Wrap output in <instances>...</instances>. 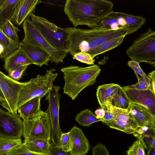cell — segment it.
<instances>
[{"instance_id": "cell-26", "label": "cell", "mask_w": 155, "mask_h": 155, "mask_svg": "<svg viewBox=\"0 0 155 155\" xmlns=\"http://www.w3.org/2000/svg\"><path fill=\"white\" fill-rule=\"evenodd\" d=\"M130 103L124 91L120 86L113 97L110 104L115 107L128 110Z\"/></svg>"}, {"instance_id": "cell-13", "label": "cell", "mask_w": 155, "mask_h": 155, "mask_svg": "<svg viewBox=\"0 0 155 155\" xmlns=\"http://www.w3.org/2000/svg\"><path fill=\"white\" fill-rule=\"evenodd\" d=\"M122 87L130 102L144 106L155 115V94L151 90Z\"/></svg>"}, {"instance_id": "cell-34", "label": "cell", "mask_w": 155, "mask_h": 155, "mask_svg": "<svg viewBox=\"0 0 155 155\" xmlns=\"http://www.w3.org/2000/svg\"><path fill=\"white\" fill-rule=\"evenodd\" d=\"M60 146L66 152H70L72 149L71 137L69 132L62 133L60 139Z\"/></svg>"}, {"instance_id": "cell-41", "label": "cell", "mask_w": 155, "mask_h": 155, "mask_svg": "<svg viewBox=\"0 0 155 155\" xmlns=\"http://www.w3.org/2000/svg\"><path fill=\"white\" fill-rule=\"evenodd\" d=\"M50 155H72L70 152L63 151L60 146H56L51 144L50 147Z\"/></svg>"}, {"instance_id": "cell-6", "label": "cell", "mask_w": 155, "mask_h": 155, "mask_svg": "<svg viewBox=\"0 0 155 155\" xmlns=\"http://www.w3.org/2000/svg\"><path fill=\"white\" fill-rule=\"evenodd\" d=\"M29 18H27L23 23L24 37L21 42L43 49L49 55L50 61L56 65L63 63L64 58L68 53L60 52L53 48L41 34L36 25Z\"/></svg>"}, {"instance_id": "cell-12", "label": "cell", "mask_w": 155, "mask_h": 155, "mask_svg": "<svg viewBox=\"0 0 155 155\" xmlns=\"http://www.w3.org/2000/svg\"><path fill=\"white\" fill-rule=\"evenodd\" d=\"M23 130V120L19 114L5 111L0 107V137L21 139Z\"/></svg>"}, {"instance_id": "cell-14", "label": "cell", "mask_w": 155, "mask_h": 155, "mask_svg": "<svg viewBox=\"0 0 155 155\" xmlns=\"http://www.w3.org/2000/svg\"><path fill=\"white\" fill-rule=\"evenodd\" d=\"M41 2L39 0H20L16 4L10 20L19 26L30 14L35 12L36 6Z\"/></svg>"}, {"instance_id": "cell-19", "label": "cell", "mask_w": 155, "mask_h": 155, "mask_svg": "<svg viewBox=\"0 0 155 155\" xmlns=\"http://www.w3.org/2000/svg\"><path fill=\"white\" fill-rule=\"evenodd\" d=\"M42 98L37 97L23 104L17 109L19 115L23 120L31 119L41 111V100Z\"/></svg>"}, {"instance_id": "cell-44", "label": "cell", "mask_w": 155, "mask_h": 155, "mask_svg": "<svg viewBox=\"0 0 155 155\" xmlns=\"http://www.w3.org/2000/svg\"><path fill=\"white\" fill-rule=\"evenodd\" d=\"M5 97L0 88V104L3 103L5 101Z\"/></svg>"}, {"instance_id": "cell-31", "label": "cell", "mask_w": 155, "mask_h": 155, "mask_svg": "<svg viewBox=\"0 0 155 155\" xmlns=\"http://www.w3.org/2000/svg\"><path fill=\"white\" fill-rule=\"evenodd\" d=\"M3 32L8 38L12 41L19 44V37L18 34L20 30L15 27L10 20L6 21L2 30Z\"/></svg>"}, {"instance_id": "cell-9", "label": "cell", "mask_w": 155, "mask_h": 155, "mask_svg": "<svg viewBox=\"0 0 155 155\" xmlns=\"http://www.w3.org/2000/svg\"><path fill=\"white\" fill-rule=\"evenodd\" d=\"M146 21V19L142 16L113 11L96 24L94 28L106 27L116 30L122 27H127L129 30V35L140 29Z\"/></svg>"}, {"instance_id": "cell-10", "label": "cell", "mask_w": 155, "mask_h": 155, "mask_svg": "<svg viewBox=\"0 0 155 155\" xmlns=\"http://www.w3.org/2000/svg\"><path fill=\"white\" fill-rule=\"evenodd\" d=\"M60 88L58 86L53 85L46 97L48 101V106L46 111L49 114L51 124V140L52 144L56 146H60V139L62 134L59 120Z\"/></svg>"}, {"instance_id": "cell-4", "label": "cell", "mask_w": 155, "mask_h": 155, "mask_svg": "<svg viewBox=\"0 0 155 155\" xmlns=\"http://www.w3.org/2000/svg\"><path fill=\"white\" fill-rule=\"evenodd\" d=\"M55 70L54 68L47 70L45 75L39 74L25 82L19 94L17 109L30 100L37 97L42 98L48 94L58 75V73L54 72Z\"/></svg>"}, {"instance_id": "cell-39", "label": "cell", "mask_w": 155, "mask_h": 155, "mask_svg": "<svg viewBox=\"0 0 155 155\" xmlns=\"http://www.w3.org/2000/svg\"><path fill=\"white\" fill-rule=\"evenodd\" d=\"M138 82L132 85L124 86L126 88H133L137 89L151 90V86L148 85L145 80L142 77H140L138 80Z\"/></svg>"}, {"instance_id": "cell-24", "label": "cell", "mask_w": 155, "mask_h": 155, "mask_svg": "<svg viewBox=\"0 0 155 155\" xmlns=\"http://www.w3.org/2000/svg\"><path fill=\"white\" fill-rule=\"evenodd\" d=\"M20 0H4L0 7V28L2 30L8 20H10L15 7Z\"/></svg>"}, {"instance_id": "cell-20", "label": "cell", "mask_w": 155, "mask_h": 155, "mask_svg": "<svg viewBox=\"0 0 155 155\" xmlns=\"http://www.w3.org/2000/svg\"><path fill=\"white\" fill-rule=\"evenodd\" d=\"M133 134L147 151L151 147L155 148V127H138Z\"/></svg>"}, {"instance_id": "cell-28", "label": "cell", "mask_w": 155, "mask_h": 155, "mask_svg": "<svg viewBox=\"0 0 155 155\" xmlns=\"http://www.w3.org/2000/svg\"><path fill=\"white\" fill-rule=\"evenodd\" d=\"M105 124L109 127L116 129L127 134H134L137 129L127 122L115 119L107 122Z\"/></svg>"}, {"instance_id": "cell-32", "label": "cell", "mask_w": 155, "mask_h": 155, "mask_svg": "<svg viewBox=\"0 0 155 155\" xmlns=\"http://www.w3.org/2000/svg\"><path fill=\"white\" fill-rule=\"evenodd\" d=\"M139 64L137 62L131 60L128 61L127 64L133 70L138 80L140 78L139 75L145 80L148 85L150 86L148 77L141 69Z\"/></svg>"}, {"instance_id": "cell-35", "label": "cell", "mask_w": 155, "mask_h": 155, "mask_svg": "<svg viewBox=\"0 0 155 155\" xmlns=\"http://www.w3.org/2000/svg\"><path fill=\"white\" fill-rule=\"evenodd\" d=\"M73 56L74 59L89 65L94 64L95 61L90 54L83 51L76 53Z\"/></svg>"}, {"instance_id": "cell-42", "label": "cell", "mask_w": 155, "mask_h": 155, "mask_svg": "<svg viewBox=\"0 0 155 155\" xmlns=\"http://www.w3.org/2000/svg\"><path fill=\"white\" fill-rule=\"evenodd\" d=\"M147 76L149 79L151 90L155 94V71L149 73Z\"/></svg>"}, {"instance_id": "cell-33", "label": "cell", "mask_w": 155, "mask_h": 155, "mask_svg": "<svg viewBox=\"0 0 155 155\" xmlns=\"http://www.w3.org/2000/svg\"><path fill=\"white\" fill-rule=\"evenodd\" d=\"M126 152V155H145L144 148L138 140L134 141Z\"/></svg>"}, {"instance_id": "cell-45", "label": "cell", "mask_w": 155, "mask_h": 155, "mask_svg": "<svg viewBox=\"0 0 155 155\" xmlns=\"http://www.w3.org/2000/svg\"><path fill=\"white\" fill-rule=\"evenodd\" d=\"M147 155H155V148L150 147L148 151Z\"/></svg>"}, {"instance_id": "cell-11", "label": "cell", "mask_w": 155, "mask_h": 155, "mask_svg": "<svg viewBox=\"0 0 155 155\" xmlns=\"http://www.w3.org/2000/svg\"><path fill=\"white\" fill-rule=\"evenodd\" d=\"M25 84L12 79L0 71V88L5 99L1 105L8 111L17 114L19 96Z\"/></svg>"}, {"instance_id": "cell-38", "label": "cell", "mask_w": 155, "mask_h": 155, "mask_svg": "<svg viewBox=\"0 0 155 155\" xmlns=\"http://www.w3.org/2000/svg\"><path fill=\"white\" fill-rule=\"evenodd\" d=\"M110 105L109 104L100 106L101 108L103 109L105 112L104 117L101 119V121L104 124L115 119L111 109Z\"/></svg>"}, {"instance_id": "cell-18", "label": "cell", "mask_w": 155, "mask_h": 155, "mask_svg": "<svg viewBox=\"0 0 155 155\" xmlns=\"http://www.w3.org/2000/svg\"><path fill=\"white\" fill-rule=\"evenodd\" d=\"M20 47L35 65L41 67L43 65H48L50 56L48 53L40 48L20 42Z\"/></svg>"}, {"instance_id": "cell-23", "label": "cell", "mask_w": 155, "mask_h": 155, "mask_svg": "<svg viewBox=\"0 0 155 155\" xmlns=\"http://www.w3.org/2000/svg\"><path fill=\"white\" fill-rule=\"evenodd\" d=\"M126 36L114 38L107 41L98 45L89 53L93 58L96 56L111 50L121 45Z\"/></svg>"}, {"instance_id": "cell-7", "label": "cell", "mask_w": 155, "mask_h": 155, "mask_svg": "<svg viewBox=\"0 0 155 155\" xmlns=\"http://www.w3.org/2000/svg\"><path fill=\"white\" fill-rule=\"evenodd\" d=\"M23 136L30 140L50 142L51 140V126L49 116L46 111H41L34 117L23 120Z\"/></svg>"}, {"instance_id": "cell-21", "label": "cell", "mask_w": 155, "mask_h": 155, "mask_svg": "<svg viewBox=\"0 0 155 155\" xmlns=\"http://www.w3.org/2000/svg\"><path fill=\"white\" fill-rule=\"evenodd\" d=\"M120 87L119 85L114 83L99 86L97 89L96 96L100 106L110 104L113 97Z\"/></svg>"}, {"instance_id": "cell-40", "label": "cell", "mask_w": 155, "mask_h": 155, "mask_svg": "<svg viewBox=\"0 0 155 155\" xmlns=\"http://www.w3.org/2000/svg\"><path fill=\"white\" fill-rule=\"evenodd\" d=\"M92 155H109L108 150L105 146L101 143H98L92 148Z\"/></svg>"}, {"instance_id": "cell-8", "label": "cell", "mask_w": 155, "mask_h": 155, "mask_svg": "<svg viewBox=\"0 0 155 155\" xmlns=\"http://www.w3.org/2000/svg\"><path fill=\"white\" fill-rule=\"evenodd\" d=\"M31 20L36 25L41 33L48 43L56 50L66 52V34L64 28H61L45 18L31 13Z\"/></svg>"}, {"instance_id": "cell-15", "label": "cell", "mask_w": 155, "mask_h": 155, "mask_svg": "<svg viewBox=\"0 0 155 155\" xmlns=\"http://www.w3.org/2000/svg\"><path fill=\"white\" fill-rule=\"evenodd\" d=\"M128 111L138 127L146 126L155 127V115L144 106L130 102Z\"/></svg>"}, {"instance_id": "cell-25", "label": "cell", "mask_w": 155, "mask_h": 155, "mask_svg": "<svg viewBox=\"0 0 155 155\" xmlns=\"http://www.w3.org/2000/svg\"><path fill=\"white\" fill-rule=\"evenodd\" d=\"M19 47V44L8 38L0 28V58L4 59Z\"/></svg>"}, {"instance_id": "cell-2", "label": "cell", "mask_w": 155, "mask_h": 155, "mask_svg": "<svg viewBox=\"0 0 155 155\" xmlns=\"http://www.w3.org/2000/svg\"><path fill=\"white\" fill-rule=\"evenodd\" d=\"M114 5L108 0H67L64 12L74 27L85 25L93 28L113 11Z\"/></svg>"}, {"instance_id": "cell-37", "label": "cell", "mask_w": 155, "mask_h": 155, "mask_svg": "<svg viewBox=\"0 0 155 155\" xmlns=\"http://www.w3.org/2000/svg\"><path fill=\"white\" fill-rule=\"evenodd\" d=\"M28 66L21 65L14 68L8 72V76L12 79L18 81L21 78Z\"/></svg>"}, {"instance_id": "cell-17", "label": "cell", "mask_w": 155, "mask_h": 155, "mask_svg": "<svg viewBox=\"0 0 155 155\" xmlns=\"http://www.w3.org/2000/svg\"><path fill=\"white\" fill-rule=\"evenodd\" d=\"M4 68L8 73L14 68L21 65L35 64L22 48L19 47L4 59Z\"/></svg>"}, {"instance_id": "cell-3", "label": "cell", "mask_w": 155, "mask_h": 155, "mask_svg": "<svg viewBox=\"0 0 155 155\" xmlns=\"http://www.w3.org/2000/svg\"><path fill=\"white\" fill-rule=\"evenodd\" d=\"M101 70L97 64L87 67L70 65L61 68L64 80V93L74 100L84 89L96 82Z\"/></svg>"}, {"instance_id": "cell-27", "label": "cell", "mask_w": 155, "mask_h": 155, "mask_svg": "<svg viewBox=\"0 0 155 155\" xmlns=\"http://www.w3.org/2000/svg\"><path fill=\"white\" fill-rule=\"evenodd\" d=\"M75 120L81 126L89 127L93 123L101 121L97 118L91 110L86 109L77 114L75 117Z\"/></svg>"}, {"instance_id": "cell-46", "label": "cell", "mask_w": 155, "mask_h": 155, "mask_svg": "<svg viewBox=\"0 0 155 155\" xmlns=\"http://www.w3.org/2000/svg\"><path fill=\"white\" fill-rule=\"evenodd\" d=\"M4 1V0H0V7Z\"/></svg>"}, {"instance_id": "cell-36", "label": "cell", "mask_w": 155, "mask_h": 155, "mask_svg": "<svg viewBox=\"0 0 155 155\" xmlns=\"http://www.w3.org/2000/svg\"><path fill=\"white\" fill-rule=\"evenodd\" d=\"M7 155H39L28 149L23 143L15 148Z\"/></svg>"}, {"instance_id": "cell-29", "label": "cell", "mask_w": 155, "mask_h": 155, "mask_svg": "<svg viewBox=\"0 0 155 155\" xmlns=\"http://www.w3.org/2000/svg\"><path fill=\"white\" fill-rule=\"evenodd\" d=\"M22 143L21 138L12 139L0 137V155H7Z\"/></svg>"}, {"instance_id": "cell-43", "label": "cell", "mask_w": 155, "mask_h": 155, "mask_svg": "<svg viewBox=\"0 0 155 155\" xmlns=\"http://www.w3.org/2000/svg\"><path fill=\"white\" fill-rule=\"evenodd\" d=\"M94 113L97 117L98 119L103 118L105 114L104 110L102 108L96 110L94 112Z\"/></svg>"}, {"instance_id": "cell-30", "label": "cell", "mask_w": 155, "mask_h": 155, "mask_svg": "<svg viewBox=\"0 0 155 155\" xmlns=\"http://www.w3.org/2000/svg\"><path fill=\"white\" fill-rule=\"evenodd\" d=\"M110 106L115 119L125 121L137 128L138 127L136 122L129 113L128 110L115 107L111 105Z\"/></svg>"}, {"instance_id": "cell-5", "label": "cell", "mask_w": 155, "mask_h": 155, "mask_svg": "<svg viewBox=\"0 0 155 155\" xmlns=\"http://www.w3.org/2000/svg\"><path fill=\"white\" fill-rule=\"evenodd\" d=\"M131 60L155 66V31L148 28L126 51Z\"/></svg>"}, {"instance_id": "cell-16", "label": "cell", "mask_w": 155, "mask_h": 155, "mask_svg": "<svg viewBox=\"0 0 155 155\" xmlns=\"http://www.w3.org/2000/svg\"><path fill=\"white\" fill-rule=\"evenodd\" d=\"M71 137L72 149L70 152L72 155H85L89 151L90 145L88 140L81 130L74 126L69 131Z\"/></svg>"}, {"instance_id": "cell-1", "label": "cell", "mask_w": 155, "mask_h": 155, "mask_svg": "<svg viewBox=\"0 0 155 155\" xmlns=\"http://www.w3.org/2000/svg\"><path fill=\"white\" fill-rule=\"evenodd\" d=\"M66 52L72 56L83 51L88 53L98 45L110 40L129 35V30L123 27L113 30L106 27L83 29L65 27Z\"/></svg>"}, {"instance_id": "cell-22", "label": "cell", "mask_w": 155, "mask_h": 155, "mask_svg": "<svg viewBox=\"0 0 155 155\" xmlns=\"http://www.w3.org/2000/svg\"><path fill=\"white\" fill-rule=\"evenodd\" d=\"M31 151L39 155H50V142L40 140H30L25 139L23 143Z\"/></svg>"}]
</instances>
